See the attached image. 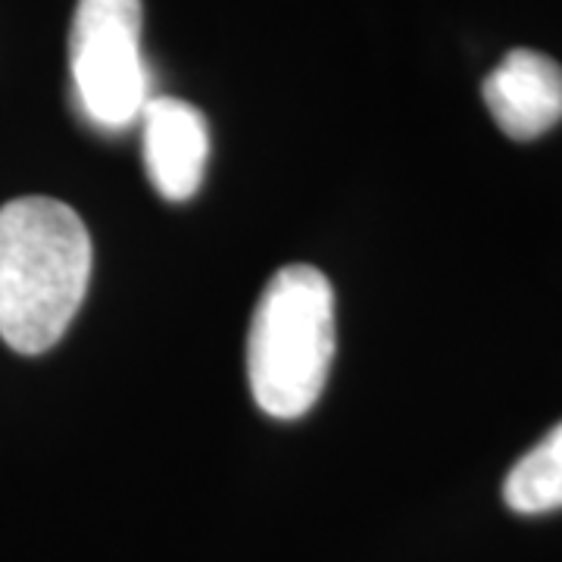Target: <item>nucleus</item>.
I'll list each match as a JSON object with an SVG mask.
<instances>
[{"label":"nucleus","mask_w":562,"mask_h":562,"mask_svg":"<svg viewBox=\"0 0 562 562\" xmlns=\"http://www.w3.org/2000/svg\"><path fill=\"white\" fill-rule=\"evenodd\" d=\"M91 235L72 206L16 198L0 206V338L25 357L57 347L91 281Z\"/></svg>","instance_id":"nucleus-1"},{"label":"nucleus","mask_w":562,"mask_h":562,"mask_svg":"<svg viewBox=\"0 0 562 562\" xmlns=\"http://www.w3.org/2000/svg\"><path fill=\"white\" fill-rule=\"evenodd\" d=\"M335 360V291L316 266H284L262 288L247 335L250 394L272 419L306 416Z\"/></svg>","instance_id":"nucleus-2"},{"label":"nucleus","mask_w":562,"mask_h":562,"mask_svg":"<svg viewBox=\"0 0 562 562\" xmlns=\"http://www.w3.org/2000/svg\"><path fill=\"white\" fill-rule=\"evenodd\" d=\"M140 0H79L69 29V66L81 113L103 132H122L150 101L140 57Z\"/></svg>","instance_id":"nucleus-3"},{"label":"nucleus","mask_w":562,"mask_h":562,"mask_svg":"<svg viewBox=\"0 0 562 562\" xmlns=\"http://www.w3.org/2000/svg\"><path fill=\"white\" fill-rule=\"evenodd\" d=\"M144 166L166 201H191L210 162V128L198 106L179 98H150L140 110Z\"/></svg>","instance_id":"nucleus-4"},{"label":"nucleus","mask_w":562,"mask_h":562,"mask_svg":"<svg viewBox=\"0 0 562 562\" xmlns=\"http://www.w3.org/2000/svg\"><path fill=\"white\" fill-rule=\"evenodd\" d=\"M482 94L503 135L541 138L562 122V66L547 54L516 47L484 79Z\"/></svg>","instance_id":"nucleus-5"},{"label":"nucleus","mask_w":562,"mask_h":562,"mask_svg":"<svg viewBox=\"0 0 562 562\" xmlns=\"http://www.w3.org/2000/svg\"><path fill=\"white\" fill-rule=\"evenodd\" d=\"M503 501L522 516L562 509V422L509 469Z\"/></svg>","instance_id":"nucleus-6"}]
</instances>
